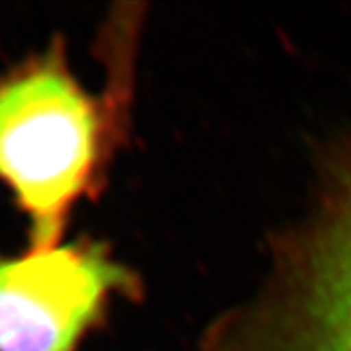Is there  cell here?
Instances as JSON below:
<instances>
[{"label":"cell","instance_id":"cell-1","mask_svg":"<svg viewBox=\"0 0 351 351\" xmlns=\"http://www.w3.org/2000/svg\"><path fill=\"white\" fill-rule=\"evenodd\" d=\"M106 92H88L73 73L63 38L0 75V186L27 219L29 248L63 242L75 207L101 188L131 100L133 34L113 29Z\"/></svg>","mask_w":351,"mask_h":351},{"label":"cell","instance_id":"cell-2","mask_svg":"<svg viewBox=\"0 0 351 351\" xmlns=\"http://www.w3.org/2000/svg\"><path fill=\"white\" fill-rule=\"evenodd\" d=\"M195 351H351V123L330 141L302 213L260 283Z\"/></svg>","mask_w":351,"mask_h":351},{"label":"cell","instance_id":"cell-3","mask_svg":"<svg viewBox=\"0 0 351 351\" xmlns=\"http://www.w3.org/2000/svg\"><path fill=\"white\" fill-rule=\"evenodd\" d=\"M138 281L101 242L0 254V351H80Z\"/></svg>","mask_w":351,"mask_h":351}]
</instances>
